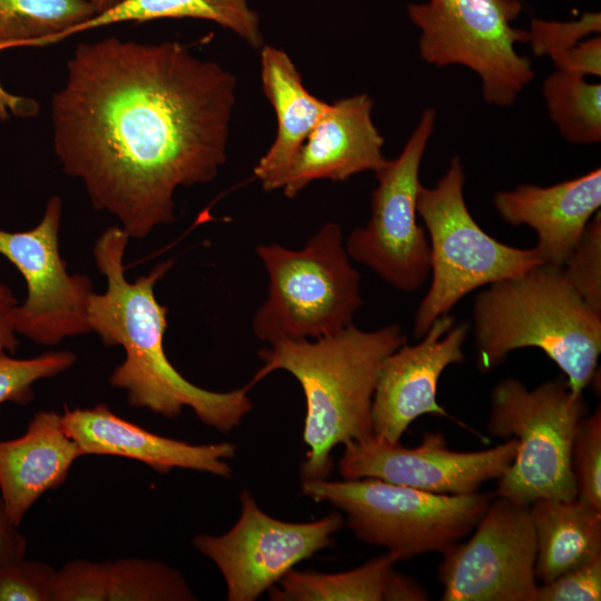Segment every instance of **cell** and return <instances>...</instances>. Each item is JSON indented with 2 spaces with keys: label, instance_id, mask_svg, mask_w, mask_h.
Masks as SVG:
<instances>
[{
  "label": "cell",
  "instance_id": "obj_36",
  "mask_svg": "<svg viewBox=\"0 0 601 601\" xmlns=\"http://www.w3.org/2000/svg\"><path fill=\"white\" fill-rule=\"evenodd\" d=\"M19 300L11 289L0 284V354H13L18 348V334L14 329V308Z\"/></svg>",
  "mask_w": 601,
  "mask_h": 601
},
{
  "label": "cell",
  "instance_id": "obj_25",
  "mask_svg": "<svg viewBox=\"0 0 601 601\" xmlns=\"http://www.w3.org/2000/svg\"><path fill=\"white\" fill-rule=\"evenodd\" d=\"M555 70L543 82V97L560 134L573 144L601 140V85Z\"/></svg>",
  "mask_w": 601,
  "mask_h": 601
},
{
  "label": "cell",
  "instance_id": "obj_37",
  "mask_svg": "<svg viewBox=\"0 0 601 601\" xmlns=\"http://www.w3.org/2000/svg\"><path fill=\"white\" fill-rule=\"evenodd\" d=\"M426 600H428V593L415 579L400 573L394 569L392 570L387 582L385 601Z\"/></svg>",
  "mask_w": 601,
  "mask_h": 601
},
{
  "label": "cell",
  "instance_id": "obj_32",
  "mask_svg": "<svg viewBox=\"0 0 601 601\" xmlns=\"http://www.w3.org/2000/svg\"><path fill=\"white\" fill-rule=\"evenodd\" d=\"M109 561L73 560L56 570L52 601H107Z\"/></svg>",
  "mask_w": 601,
  "mask_h": 601
},
{
  "label": "cell",
  "instance_id": "obj_23",
  "mask_svg": "<svg viewBox=\"0 0 601 601\" xmlns=\"http://www.w3.org/2000/svg\"><path fill=\"white\" fill-rule=\"evenodd\" d=\"M397 560L386 552L363 565L337 573L287 572L273 588V601H385L387 582Z\"/></svg>",
  "mask_w": 601,
  "mask_h": 601
},
{
  "label": "cell",
  "instance_id": "obj_8",
  "mask_svg": "<svg viewBox=\"0 0 601 601\" xmlns=\"http://www.w3.org/2000/svg\"><path fill=\"white\" fill-rule=\"evenodd\" d=\"M464 181L463 165L455 156L434 187L422 185L418 190L416 210L431 262V284L414 318L413 335L418 339L471 292L543 263L535 248L503 244L477 225L464 199Z\"/></svg>",
  "mask_w": 601,
  "mask_h": 601
},
{
  "label": "cell",
  "instance_id": "obj_5",
  "mask_svg": "<svg viewBox=\"0 0 601 601\" xmlns=\"http://www.w3.org/2000/svg\"><path fill=\"white\" fill-rule=\"evenodd\" d=\"M256 253L269 276L268 296L252 322L257 338L269 345L317 339L353 325L363 305L361 275L338 224H324L300 249L260 244Z\"/></svg>",
  "mask_w": 601,
  "mask_h": 601
},
{
  "label": "cell",
  "instance_id": "obj_12",
  "mask_svg": "<svg viewBox=\"0 0 601 601\" xmlns=\"http://www.w3.org/2000/svg\"><path fill=\"white\" fill-rule=\"evenodd\" d=\"M240 515L221 535L197 534L193 544L219 569L228 601H254L297 563L333 542L345 519L332 512L312 522H286L260 510L247 490Z\"/></svg>",
  "mask_w": 601,
  "mask_h": 601
},
{
  "label": "cell",
  "instance_id": "obj_21",
  "mask_svg": "<svg viewBox=\"0 0 601 601\" xmlns=\"http://www.w3.org/2000/svg\"><path fill=\"white\" fill-rule=\"evenodd\" d=\"M536 543L535 577L549 582L601 554V511L578 497L529 505Z\"/></svg>",
  "mask_w": 601,
  "mask_h": 601
},
{
  "label": "cell",
  "instance_id": "obj_38",
  "mask_svg": "<svg viewBox=\"0 0 601 601\" xmlns=\"http://www.w3.org/2000/svg\"><path fill=\"white\" fill-rule=\"evenodd\" d=\"M88 1L95 7L97 13H99L114 7L120 0H88Z\"/></svg>",
  "mask_w": 601,
  "mask_h": 601
},
{
  "label": "cell",
  "instance_id": "obj_33",
  "mask_svg": "<svg viewBox=\"0 0 601 601\" xmlns=\"http://www.w3.org/2000/svg\"><path fill=\"white\" fill-rule=\"evenodd\" d=\"M601 554L538 587L534 601H599Z\"/></svg>",
  "mask_w": 601,
  "mask_h": 601
},
{
  "label": "cell",
  "instance_id": "obj_29",
  "mask_svg": "<svg viewBox=\"0 0 601 601\" xmlns=\"http://www.w3.org/2000/svg\"><path fill=\"white\" fill-rule=\"evenodd\" d=\"M574 290L601 311V213L591 218L562 266Z\"/></svg>",
  "mask_w": 601,
  "mask_h": 601
},
{
  "label": "cell",
  "instance_id": "obj_4",
  "mask_svg": "<svg viewBox=\"0 0 601 601\" xmlns=\"http://www.w3.org/2000/svg\"><path fill=\"white\" fill-rule=\"evenodd\" d=\"M472 321L476 365L482 373L525 347L541 349L577 395L599 373L601 311L574 290L562 267L542 263L485 286L473 303Z\"/></svg>",
  "mask_w": 601,
  "mask_h": 601
},
{
  "label": "cell",
  "instance_id": "obj_9",
  "mask_svg": "<svg viewBox=\"0 0 601 601\" xmlns=\"http://www.w3.org/2000/svg\"><path fill=\"white\" fill-rule=\"evenodd\" d=\"M520 0H426L411 3L407 13L421 30V58L433 66L461 65L481 79L490 105L511 106L533 79L531 60L516 52L529 31L512 26Z\"/></svg>",
  "mask_w": 601,
  "mask_h": 601
},
{
  "label": "cell",
  "instance_id": "obj_22",
  "mask_svg": "<svg viewBox=\"0 0 601 601\" xmlns=\"http://www.w3.org/2000/svg\"><path fill=\"white\" fill-rule=\"evenodd\" d=\"M166 18L213 21L234 32L250 48L260 50L264 39L259 17L249 0H120L87 21L66 31L59 41L90 29L121 22H146Z\"/></svg>",
  "mask_w": 601,
  "mask_h": 601
},
{
  "label": "cell",
  "instance_id": "obj_26",
  "mask_svg": "<svg viewBox=\"0 0 601 601\" xmlns=\"http://www.w3.org/2000/svg\"><path fill=\"white\" fill-rule=\"evenodd\" d=\"M197 598L184 577L147 559L109 561L107 601H190Z\"/></svg>",
  "mask_w": 601,
  "mask_h": 601
},
{
  "label": "cell",
  "instance_id": "obj_2",
  "mask_svg": "<svg viewBox=\"0 0 601 601\" xmlns=\"http://www.w3.org/2000/svg\"><path fill=\"white\" fill-rule=\"evenodd\" d=\"M129 239L120 226H111L93 245L96 266L106 277L107 288L102 294L95 292L90 298V332L96 333L105 346H121L126 354L110 374V385L125 391L134 407L176 418L187 406L205 425L229 432L253 407L249 388L205 390L174 367L164 348L168 308L155 296L156 284L174 262H161L130 282L124 264Z\"/></svg>",
  "mask_w": 601,
  "mask_h": 601
},
{
  "label": "cell",
  "instance_id": "obj_24",
  "mask_svg": "<svg viewBox=\"0 0 601 601\" xmlns=\"http://www.w3.org/2000/svg\"><path fill=\"white\" fill-rule=\"evenodd\" d=\"M96 13L88 0H0V51L57 43L66 31ZM1 98L4 110L7 98L17 105L0 88Z\"/></svg>",
  "mask_w": 601,
  "mask_h": 601
},
{
  "label": "cell",
  "instance_id": "obj_19",
  "mask_svg": "<svg viewBox=\"0 0 601 601\" xmlns=\"http://www.w3.org/2000/svg\"><path fill=\"white\" fill-rule=\"evenodd\" d=\"M82 456L67 434L62 415L37 412L20 437L0 441V491L11 521L20 523L47 491L66 482L73 462Z\"/></svg>",
  "mask_w": 601,
  "mask_h": 601
},
{
  "label": "cell",
  "instance_id": "obj_16",
  "mask_svg": "<svg viewBox=\"0 0 601 601\" xmlns=\"http://www.w3.org/2000/svg\"><path fill=\"white\" fill-rule=\"evenodd\" d=\"M373 106L367 93L329 104L284 176L280 189L286 197H296L317 179L344 181L387 164L384 138L372 119Z\"/></svg>",
  "mask_w": 601,
  "mask_h": 601
},
{
  "label": "cell",
  "instance_id": "obj_1",
  "mask_svg": "<svg viewBox=\"0 0 601 601\" xmlns=\"http://www.w3.org/2000/svg\"><path fill=\"white\" fill-rule=\"evenodd\" d=\"M235 92L229 70L178 41L79 43L51 99L53 150L91 205L142 239L175 221L179 187L218 175Z\"/></svg>",
  "mask_w": 601,
  "mask_h": 601
},
{
  "label": "cell",
  "instance_id": "obj_7",
  "mask_svg": "<svg viewBox=\"0 0 601 601\" xmlns=\"http://www.w3.org/2000/svg\"><path fill=\"white\" fill-rule=\"evenodd\" d=\"M587 410L583 394H574L560 377L532 390L515 377L499 381L491 391L486 427L494 437L514 439L516 453L497 479L495 495L522 505L575 499L571 447Z\"/></svg>",
  "mask_w": 601,
  "mask_h": 601
},
{
  "label": "cell",
  "instance_id": "obj_35",
  "mask_svg": "<svg viewBox=\"0 0 601 601\" xmlns=\"http://www.w3.org/2000/svg\"><path fill=\"white\" fill-rule=\"evenodd\" d=\"M27 541L11 521L0 495V564L23 559Z\"/></svg>",
  "mask_w": 601,
  "mask_h": 601
},
{
  "label": "cell",
  "instance_id": "obj_28",
  "mask_svg": "<svg viewBox=\"0 0 601 601\" xmlns=\"http://www.w3.org/2000/svg\"><path fill=\"white\" fill-rule=\"evenodd\" d=\"M577 497L601 511V410L578 423L571 447Z\"/></svg>",
  "mask_w": 601,
  "mask_h": 601
},
{
  "label": "cell",
  "instance_id": "obj_13",
  "mask_svg": "<svg viewBox=\"0 0 601 601\" xmlns=\"http://www.w3.org/2000/svg\"><path fill=\"white\" fill-rule=\"evenodd\" d=\"M443 601H534L536 543L529 505L494 496L464 543L443 554Z\"/></svg>",
  "mask_w": 601,
  "mask_h": 601
},
{
  "label": "cell",
  "instance_id": "obj_3",
  "mask_svg": "<svg viewBox=\"0 0 601 601\" xmlns=\"http://www.w3.org/2000/svg\"><path fill=\"white\" fill-rule=\"evenodd\" d=\"M406 343L398 324L374 331L351 325L317 339L280 341L258 352L262 366L247 387L274 371L290 373L302 386L306 414V460L302 481L327 479L332 450L372 435V402L386 357Z\"/></svg>",
  "mask_w": 601,
  "mask_h": 601
},
{
  "label": "cell",
  "instance_id": "obj_10",
  "mask_svg": "<svg viewBox=\"0 0 601 601\" xmlns=\"http://www.w3.org/2000/svg\"><path fill=\"white\" fill-rule=\"evenodd\" d=\"M435 118L434 109H425L398 157L375 173L370 219L345 242L349 258L406 293L421 288L431 273L430 243L417 223L416 201L420 167Z\"/></svg>",
  "mask_w": 601,
  "mask_h": 601
},
{
  "label": "cell",
  "instance_id": "obj_31",
  "mask_svg": "<svg viewBox=\"0 0 601 601\" xmlns=\"http://www.w3.org/2000/svg\"><path fill=\"white\" fill-rule=\"evenodd\" d=\"M529 43L535 56L554 58L573 48L591 33L601 31V14L585 12L572 21H546L532 19L530 22Z\"/></svg>",
  "mask_w": 601,
  "mask_h": 601
},
{
  "label": "cell",
  "instance_id": "obj_6",
  "mask_svg": "<svg viewBox=\"0 0 601 601\" xmlns=\"http://www.w3.org/2000/svg\"><path fill=\"white\" fill-rule=\"evenodd\" d=\"M302 492L342 511L358 540L385 548L397 562L443 554L473 531L495 496L436 494L372 477L302 481Z\"/></svg>",
  "mask_w": 601,
  "mask_h": 601
},
{
  "label": "cell",
  "instance_id": "obj_30",
  "mask_svg": "<svg viewBox=\"0 0 601 601\" xmlns=\"http://www.w3.org/2000/svg\"><path fill=\"white\" fill-rule=\"evenodd\" d=\"M56 570L41 561L0 564V601H52Z\"/></svg>",
  "mask_w": 601,
  "mask_h": 601
},
{
  "label": "cell",
  "instance_id": "obj_34",
  "mask_svg": "<svg viewBox=\"0 0 601 601\" xmlns=\"http://www.w3.org/2000/svg\"><path fill=\"white\" fill-rule=\"evenodd\" d=\"M556 70L580 76H601V38L582 40L568 51L552 58Z\"/></svg>",
  "mask_w": 601,
  "mask_h": 601
},
{
  "label": "cell",
  "instance_id": "obj_11",
  "mask_svg": "<svg viewBox=\"0 0 601 601\" xmlns=\"http://www.w3.org/2000/svg\"><path fill=\"white\" fill-rule=\"evenodd\" d=\"M62 200L52 196L41 220L23 231L0 228V255L23 276L27 297L14 308L18 335L55 346L90 332L88 306L93 285L86 274H70L59 248Z\"/></svg>",
  "mask_w": 601,
  "mask_h": 601
},
{
  "label": "cell",
  "instance_id": "obj_18",
  "mask_svg": "<svg viewBox=\"0 0 601 601\" xmlns=\"http://www.w3.org/2000/svg\"><path fill=\"white\" fill-rule=\"evenodd\" d=\"M501 218L526 225L538 235L534 247L543 264L562 267L601 206V169L552 186L522 184L497 191L493 199Z\"/></svg>",
  "mask_w": 601,
  "mask_h": 601
},
{
  "label": "cell",
  "instance_id": "obj_17",
  "mask_svg": "<svg viewBox=\"0 0 601 601\" xmlns=\"http://www.w3.org/2000/svg\"><path fill=\"white\" fill-rule=\"evenodd\" d=\"M62 423L82 455L120 456L141 462L158 473L186 469L229 477L226 462L236 454L228 442L190 444L155 434L115 414L105 403L93 407H65Z\"/></svg>",
  "mask_w": 601,
  "mask_h": 601
},
{
  "label": "cell",
  "instance_id": "obj_27",
  "mask_svg": "<svg viewBox=\"0 0 601 601\" xmlns=\"http://www.w3.org/2000/svg\"><path fill=\"white\" fill-rule=\"evenodd\" d=\"M76 362L70 351H49L30 358H14L0 354V404H27L33 400V384L56 376Z\"/></svg>",
  "mask_w": 601,
  "mask_h": 601
},
{
  "label": "cell",
  "instance_id": "obj_20",
  "mask_svg": "<svg viewBox=\"0 0 601 601\" xmlns=\"http://www.w3.org/2000/svg\"><path fill=\"white\" fill-rule=\"evenodd\" d=\"M260 79L276 115L277 134L255 165L254 176L265 191H272L280 189L290 162L329 104L305 88L298 69L284 50L269 45L260 48Z\"/></svg>",
  "mask_w": 601,
  "mask_h": 601
},
{
  "label": "cell",
  "instance_id": "obj_14",
  "mask_svg": "<svg viewBox=\"0 0 601 601\" xmlns=\"http://www.w3.org/2000/svg\"><path fill=\"white\" fill-rule=\"evenodd\" d=\"M344 446L338 461L344 479H378L436 494L477 492L485 482L500 479L516 453L514 439L482 451H452L440 432L424 434L415 447L374 435Z\"/></svg>",
  "mask_w": 601,
  "mask_h": 601
},
{
  "label": "cell",
  "instance_id": "obj_15",
  "mask_svg": "<svg viewBox=\"0 0 601 601\" xmlns=\"http://www.w3.org/2000/svg\"><path fill=\"white\" fill-rule=\"evenodd\" d=\"M469 332L467 322L442 315L418 343H405L386 357L372 402V435L397 443L420 416H450L437 402V384L446 367L464 362Z\"/></svg>",
  "mask_w": 601,
  "mask_h": 601
}]
</instances>
